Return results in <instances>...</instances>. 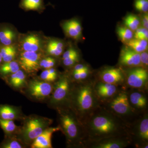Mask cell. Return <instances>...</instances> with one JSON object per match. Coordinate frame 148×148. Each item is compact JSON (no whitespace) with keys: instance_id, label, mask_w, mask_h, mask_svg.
Instances as JSON below:
<instances>
[{"instance_id":"cell-1","label":"cell","mask_w":148,"mask_h":148,"mask_svg":"<svg viewBox=\"0 0 148 148\" xmlns=\"http://www.w3.org/2000/svg\"><path fill=\"white\" fill-rule=\"evenodd\" d=\"M82 125L85 135V147L88 143L107 138L130 137L129 123L101 106Z\"/></svg>"},{"instance_id":"cell-2","label":"cell","mask_w":148,"mask_h":148,"mask_svg":"<svg viewBox=\"0 0 148 148\" xmlns=\"http://www.w3.org/2000/svg\"><path fill=\"white\" fill-rule=\"evenodd\" d=\"M91 82H80L72 86L67 103L82 124L101 106Z\"/></svg>"},{"instance_id":"cell-3","label":"cell","mask_w":148,"mask_h":148,"mask_svg":"<svg viewBox=\"0 0 148 148\" xmlns=\"http://www.w3.org/2000/svg\"><path fill=\"white\" fill-rule=\"evenodd\" d=\"M60 127L69 144L85 147V135L82 125L70 109H61L59 112Z\"/></svg>"},{"instance_id":"cell-4","label":"cell","mask_w":148,"mask_h":148,"mask_svg":"<svg viewBox=\"0 0 148 148\" xmlns=\"http://www.w3.org/2000/svg\"><path fill=\"white\" fill-rule=\"evenodd\" d=\"M52 120L41 116H32L26 121L22 130L21 135L24 142L33 143L51 124Z\"/></svg>"},{"instance_id":"cell-5","label":"cell","mask_w":148,"mask_h":148,"mask_svg":"<svg viewBox=\"0 0 148 148\" xmlns=\"http://www.w3.org/2000/svg\"><path fill=\"white\" fill-rule=\"evenodd\" d=\"M106 102L107 107L105 108L124 120L127 117L133 115L136 112L130 103L128 94L123 90H120Z\"/></svg>"},{"instance_id":"cell-6","label":"cell","mask_w":148,"mask_h":148,"mask_svg":"<svg viewBox=\"0 0 148 148\" xmlns=\"http://www.w3.org/2000/svg\"><path fill=\"white\" fill-rule=\"evenodd\" d=\"M133 123H129V132L132 143L137 147L148 148V116L145 113Z\"/></svg>"},{"instance_id":"cell-7","label":"cell","mask_w":148,"mask_h":148,"mask_svg":"<svg viewBox=\"0 0 148 148\" xmlns=\"http://www.w3.org/2000/svg\"><path fill=\"white\" fill-rule=\"evenodd\" d=\"M46 40L47 39L40 33L30 32L19 34L18 47L22 51L41 52L44 49Z\"/></svg>"},{"instance_id":"cell-8","label":"cell","mask_w":148,"mask_h":148,"mask_svg":"<svg viewBox=\"0 0 148 148\" xmlns=\"http://www.w3.org/2000/svg\"><path fill=\"white\" fill-rule=\"evenodd\" d=\"M71 80L68 77L63 76L56 83L51 97V104L59 106L67 103L72 87Z\"/></svg>"},{"instance_id":"cell-9","label":"cell","mask_w":148,"mask_h":148,"mask_svg":"<svg viewBox=\"0 0 148 148\" xmlns=\"http://www.w3.org/2000/svg\"><path fill=\"white\" fill-rule=\"evenodd\" d=\"M41 59V52L22 51L18 55V63L24 71L32 73L38 71Z\"/></svg>"},{"instance_id":"cell-10","label":"cell","mask_w":148,"mask_h":148,"mask_svg":"<svg viewBox=\"0 0 148 148\" xmlns=\"http://www.w3.org/2000/svg\"><path fill=\"white\" fill-rule=\"evenodd\" d=\"M148 74L147 69L137 67L131 69L127 73L126 84L130 87L135 89H143L147 84Z\"/></svg>"},{"instance_id":"cell-11","label":"cell","mask_w":148,"mask_h":148,"mask_svg":"<svg viewBox=\"0 0 148 148\" xmlns=\"http://www.w3.org/2000/svg\"><path fill=\"white\" fill-rule=\"evenodd\" d=\"M132 143L130 137H114L89 143L86 147L93 148H123Z\"/></svg>"},{"instance_id":"cell-12","label":"cell","mask_w":148,"mask_h":148,"mask_svg":"<svg viewBox=\"0 0 148 148\" xmlns=\"http://www.w3.org/2000/svg\"><path fill=\"white\" fill-rule=\"evenodd\" d=\"M93 86L95 93L100 102L109 101L120 90L118 85L101 81L93 84Z\"/></svg>"},{"instance_id":"cell-13","label":"cell","mask_w":148,"mask_h":148,"mask_svg":"<svg viewBox=\"0 0 148 148\" xmlns=\"http://www.w3.org/2000/svg\"><path fill=\"white\" fill-rule=\"evenodd\" d=\"M52 91V86L47 82L34 80L29 82V93L37 99H43L46 98L50 95Z\"/></svg>"},{"instance_id":"cell-14","label":"cell","mask_w":148,"mask_h":148,"mask_svg":"<svg viewBox=\"0 0 148 148\" xmlns=\"http://www.w3.org/2000/svg\"><path fill=\"white\" fill-rule=\"evenodd\" d=\"M100 81L106 83L119 85L125 81L123 72L117 68H108L103 70L99 74Z\"/></svg>"},{"instance_id":"cell-15","label":"cell","mask_w":148,"mask_h":148,"mask_svg":"<svg viewBox=\"0 0 148 148\" xmlns=\"http://www.w3.org/2000/svg\"><path fill=\"white\" fill-rule=\"evenodd\" d=\"M18 34L11 24H0V46L12 45L18 42Z\"/></svg>"},{"instance_id":"cell-16","label":"cell","mask_w":148,"mask_h":148,"mask_svg":"<svg viewBox=\"0 0 148 148\" xmlns=\"http://www.w3.org/2000/svg\"><path fill=\"white\" fill-rule=\"evenodd\" d=\"M119 63L121 65L126 67H142L140 53L128 47H123L121 51Z\"/></svg>"},{"instance_id":"cell-17","label":"cell","mask_w":148,"mask_h":148,"mask_svg":"<svg viewBox=\"0 0 148 148\" xmlns=\"http://www.w3.org/2000/svg\"><path fill=\"white\" fill-rule=\"evenodd\" d=\"M59 127H48L33 141V148H51V138L54 132L60 130Z\"/></svg>"},{"instance_id":"cell-18","label":"cell","mask_w":148,"mask_h":148,"mask_svg":"<svg viewBox=\"0 0 148 148\" xmlns=\"http://www.w3.org/2000/svg\"><path fill=\"white\" fill-rule=\"evenodd\" d=\"M130 103L132 108L137 110H144L147 105V99L146 95L142 92L134 91L128 94Z\"/></svg>"},{"instance_id":"cell-19","label":"cell","mask_w":148,"mask_h":148,"mask_svg":"<svg viewBox=\"0 0 148 148\" xmlns=\"http://www.w3.org/2000/svg\"><path fill=\"white\" fill-rule=\"evenodd\" d=\"M64 44L63 42L56 39H47L44 49L47 55L52 56H60L64 51Z\"/></svg>"},{"instance_id":"cell-20","label":"cell","mask_w":148,"mask_h":148,"mask_svg":"<svg viewBox=\"0 0 148 148\" xmlns=\"http://www.w3.org/2000/svg\"><path fill=\"white\" fill-rule=\"evenodd\" d=\"M18 47L16 45L0 46V52L4 63L14 61L18 52Z\"/></svg>"},{"instance_id":"cell-21","label":"cell","mask_w":148,"mask_h":148,"mask_svg":"<svg viewBox=\"0 0 148 148\" xmlns=\"http://www.w3.org/2000/svg\"><path fill=\"white\" fill-rule=\"evenodd\" d=\"M18 109L9 106H0V118L4 120H14L17 119L20 116Z\"/></svg>"},{"instance_id":"cell-22","label":"cell","mask_w":148,"mask_h":148,"mask_svg":"<svg viewBox=\"0 0 148 148\" xmlns=\"http://www.w3.org/2000/svg\"><path fill=\"white\" fill-rule=\"evenodd\" d=\"M19 6L26 11H41L45 7L43 0H21Z\"/></svg>"},{"instance_id":"cell-23","label":"cell","mask_w":148,"mask_h":148,"mask_svg":"<svg viewBox=\"0 0 148 148\" xmlns=\"http://www.w3.org/2000/svg\"><path fill=\"white\" fill-rule=\"evenodd\" d=\"M127 47L140 53L146 51L148 49V40H145L131 39L126 42Z\"/></svg>"},{"instance_id":"cell-24","label":"cell","mask_w":148,"mask_h":148,"mask_svg":"<svg viewBox=\"0 0 148 148\" xmlns=\"http://www.w3.org/2000/svg\"><path fill=\"white\" fill-rule=\"evenodd\" d=\"M26 78L25 73L22 70H19L16 73L11 74L10 82L13 87L18 88L24 85Z\"/></svg>"},{"instance_id":"cell-25","label":"cell","mask_w":148,"mask_h":148,"mask_svg":"<svg viewBox=\"0 0 148 148\" xmlns=\"http://www.w3.org/2000/svg\"><path fill=\"white\" fill-rule=\"evenodd\" d=\"M19 70V64L14 61L5 62L0 66V74L4 75L14 73Z\"/></svg>"},{"instance_id":"cell-26","label":"cell","mask_w":148,"mask_h":148,"mask_svg":"<svg viewBox=\"0 0 148 148\" xmlns=\"http://www.w3.org/2000/svg\"><path fill=\"white\" fill-rule=\"evenodd\" d=\"M63 28L66 35L74 39H79L81 36L82 34H79L76 29L72 20L64 22L63 24Z\"/></svg>"},{"instance_id":"cell-27","label":"cell","mask_w":148,"mask_h":148,"mask_svg":"<svg viewBox=\"0 0 148 148\" xmlns=\"http://www.w3.org/2000/svg\"><path fill=\"white\" fill-rule=\"evenodd\" d=\"M117 33L123 42L126 43L133 38V34L132 30L126 27H119L117 30Z\"/></svg>"},{"instance_id":"cell-28","label":"cell","mask_w":148,"mask_h":148,"mask_svg":"<svg viewBox=\"0 0 148 148\" xmlns=\"http://www.w3.org/2000/svg\"><path fill=\"white\" fill-rule=\"evenodd\" d=\"M57 77L56 71L53 68L45 69L40 75L41 78L47 82L54 81L57 78Z\"/></svg>"},{"instance_id":"cell-29","label":"cell","mask_w":148,"mask_h":148,"mask_svg":"<svg viewBox=\"0 0 148 148\" xmlns=\"http://www.w3.org/2000/svg\"><path fill=\"white\" fill-rule=\"evenodd\" d=\"M0 125L7 134H11L16 130L17 126L13 120H4L0 118Z\"/></svg>"},{"instance_id":"cell-30","label":"cell","mask_w":148,"mask_h":148,"mask_svg":"<svg viewBox=\"0 0 148 148\" xmlns=\"http://www.w3.org/2000/svg\"><path fill=\"white\" fill-rule=\"evenodd\" d=\"M56 60L51 56H47L41 59L40 62V68L45 69L53 68L55 66Z\"/></svg>"},{"instance_id":"cell-31","label":"cell","mask_w":148,"mask_h":148,"mask_svg":"<svg viewBox=\"0 0 148 148\" xmlns=\"http://www.w3.org/2000/svg\"><path fill=\"white\" fill-rule=\"evenodd\" d=\"M90 73V71L88 69L80 72H73V75L74 79L77 81L80 82L86 81Z\"/></svg>"},{"instance_id":"cell-32","label":"cell","mask_w":148,"mask_h":148,"mask_svg":"<svg viewBox=\"0 0 148 148\" xmlns=\"http://www.w3.org/2000/svg\"><path fill=\"white\" fill-rule=\"evenodd\" d=\"M135 6L138 11L147 13L148 11V0H136Z\"/></svg>"},{"instance_id":"cell-33","label":"cell","mask_w":148,"mask_h":148,"mask_svg":"<svg viewBox=\"0 0 148 148\" xmlns=\"http://www.w3.org/2000/svg\"><path fill=\"white\" fill-rule=\"evenodd\" d=\"M62 60L64 66L66 67H71L79 61V53H77L68 58L62 59Z\"/></svg>"},{"instance_id":"cell-34","label":"cell","mask_w":148,"mask_h":148,"mask_svg":"<svg viewBox=\"0 0 148 148\" xmlns=\"http://www.w3.org/2000/svg\"><path fill=\"white\" fill-rule=\"evenodd\" d=\"M135 39L140 40H148V29L144 28H138L135 30Z\"/></svg>"},{"instance_id":"cell-35","label":"cell","mask_w":148,"mask_h":148,"mask_svg":"<svg viewBox=\"0 0 148 148\" xmlns=\"http://www.w3.org/2000/svg\"><path fill=\"white\" fill-rule=\"evenodd\" d=\"M4 148H21L22 146L18 141L15 140H11L4 143L2 146Z\"/></svg>"},{"instance_id":"cell-36","label":"cell","mask_w":148,"mask_h":148,"mask_svg":"<svg viewBox=\"0 0 148 148\" xmlns=\"http://www.w3.org/2000/svg\"><path fill=\"white\" fill-rule=\"evenodd\" d=\"M140 59L142 68L147 67L148 65V54L146 51L140 53Z\"/></svg>"},{"instance_id":"cell-37","label":"cell","mask_w":148,"mask_h":148,"mask_svg":"<svg viewBox=\"0 0 148 148\" xmlns=\"http://www.w3.org/2000/svg\"><path fill=\"white\" fill-rule=\"evenodd\" d=\"M124 23L126 27H128V29L132 31H135L139 28V27L132 22V21L127 17V16L125 18Z\"/></svg>"},{"instance_id":"cell-38","label":"cell","mask_w":148,"mask_h":148,"mask_svg":"<svg viewBox=\"0 0 148 148\" xmlns=\"http://www.w3.org/2000/svg\"><path fill=\"white\" fill-rule=\"evenodd\" d=\"M77 51L75 49H74L73 48H69L68 50L66 51L63 53V56H62V59L68 58V57H70V56L75 55V54H77Z\"/></svg>"},{"instance_id":"cell-39","label":"cell","mask_w":148,"mask_h":148,"mask_svg":"<svg viewBox=\"0 0 148 148\" xmlns=\"http://www.w3.org/2000/svg\"><path fill=\"white\" fill-rule=\"evenodd\" d=\"M89 69L88 67L84 64H79L75 65L74 67L73 71L80 72Z\"/></svg>"},{"instance_id":"cell-40","label":"cell","mask_w":148,"mask_h":148,"mask_svg":"<svg viewBox=\"0 0 148 148\" xmlns=\"http://www.w3.org/2000/svg\"><path fill=\"white\" fill-rule=\"evenodd\" d=\"M127 16L132 21V22L136 24L137 26H138V27L140 26V20L138 16L133 15V14H129V15H127Z\"/></svg>"},{"instance_id":"cell-41","label":"cell","mask_w":148,"mask_h":148,"mask_svg":"<svg viewBox=\"0 0 148 148\" xmlns=\"http://www.w3.org/2000/svg\"><path fill=\"white\" fill-rule=\"evenodd\" d=\"M142 24L143 28L147 29L148 28V14L145 13L143 16L142 18Z\"/></svg>"},{"instance_id":"cell-42","label":"cell","mask_w":148,"mask_h":148,"mask_svg":"<svg viewBox=\"0 0 148 148\" xmlns=\"http://www.w3.org/2000/svg\"><path fill=\"white\" fill-rule=\"evenodd\" d=\"M2 58L1 55V52H0V64H1V62H2Z\"/></svg>"}]
</instances>
